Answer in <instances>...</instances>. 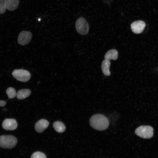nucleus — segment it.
Instances as JSON below:
<instances>
[{"label": "nucleus", "instance_id": "1", "mask_svg": "<svg viewBox=\"0 0 158 158\" xmlns=\"http://www.w3.org/2000/svg\"><path fill=\"white\" fill-rule=\"evenodd\" d=\"M90 124L93 128L99 130L106 129L109 125V121L105 116L100 114L93 115L90 120Z\"/></svg>", "mask_w": 158, "mask_h": 158}, {"label": "nucleus", "instance_id": "2", "mask_svg": "<svg viewBox=\"0 0 158 158\" xmlns=\"http://www.w3.org/2000/svg\"><path fill=\"white\" fill-rule=\"evenodd\" d=\"M17 138L12 135H2L0 136V147L4 149H11L17 143Z\"/></svg>", "mask_w": 158, "mask_h": 158}, {"label": "nucleus", "instance_id": "3", "mask_svg": "<svg viewBox=\"0 0 158 158\" xmlns=\"http://www.w3.org/2000/svg\"><path fill=\"white\" fill-rule=\"evenodd\" d=\"M135 134L144 139H149L153 135V129L149 126H141L137 128L135 131Z\"/></svg>", "mask_w": 158, "mask_h": 158}, {"label": "nucleus", "instance_id": "4", "mask_svg": "<svg viewBox=\"0 0 158 158\" xmlns=\"http://www.w3.org/2000/svg\"><path fill=\"white\" fill-rule=\"evenodd\" d=\"M75 27L77 32L80 34H87L89 31V25L86 20L83 17L79 18L76 20Z\"/></svg>", "mask_w": 158, "mask_h": 158}, {"label": "nucleus", "instance_id": "5", "mask_svg": "<svg viewBox=\"0 0 158 158\" xmlns=\"http://www.w3.org/2000/svg\"><path fill=\"white\" fill-rule=\"evenodd\" d=\"M13 77L18 80L26 82L30 79L31 75L28 71L23 69H15L12 73Z\"/></svg>", "mask_w": 158, "mask_h": 158}, {"label": "nucleus", "instance_id": "6", "mask_svg": "<svg viewBox=\"0 0 158 158\" xmlns=\"http://www.w3.org/2000/svg\"><path fill=\"white\" fill-rule=\"evenodd\" d=\"M32 34L30 32L23 31L19 33L18 37V43L22 45L28 44L31 41Z\"/></svg>", "mask_w": 158, "mask_h": 158}, {"label": "nucleus", "instance_id": "7", "mask_svg": "<svg viewBox=\"0 0 158 158\" xmlns=\"http://www.w3.org/2000/svg\"><path fill=\"white\" fill-rule=\"evenodd\" d=\"M18 126V123L14 119L9 118L5 119L2 123V128L7 130H15Z\"/></svg>", "mask_w": 158, "mask_h": 158}, {"label": "nucleus", "instance_id": "8", "mask_svg": "<svg viewBox=\"0 0 158 158\" xmlns=\"http://www.w3.org/2000/svg\"><path fill=\"white\" fill-rule=\"evenodd\" d=\"M145 24L142 20L133 22L131 25V29L134 33L138 34L142 33L145 29Z\"/></svg>", "mask_w": 158, "mask_h": 158}, {"label": "nucleus", "instance_id": "9", "mask_svg": "<svg viewBox=\"0 0 158 158\" xmlns=\"http://www.w3.org/2000/svg\"><path fill=\"white\" fill-rule=\"evenodd\" d=\"M49 124V121L44 119H41L38 121L35 124V129L38 133L42 132L48 127Z\"/></svg>", "mask_w": 158, "mask_h": 158}, {"label": "nucleus", "instance_id": "10", "mask_svg": "<svg viewBox=\"0 0 158 158\" xmlns=\"http://www.w3.org/2000/svg\"><path fill=\"white\" fill-rule=\"evenodd\" d=\"M118 52L115 49H112L109 50L105 54L104 58L105 60L110 61L111 59L113 60H116L118 57Z\"/></svg>", "mask_w": 158, "mask_h": 158}, {"label": "nucleus", "instance_id": "11", "mask_svg": "<svg viewBox=\"0 0 158 158\" xmlns=\"http://www.w3.org/2000/svg\"><path fill=\"white\" fill-rule=\"evenodd\" d=\"M19 0H6L7 9L10 11H13L18 7Z\"/></svg>", "mask_w": 158, "mask_h": 158}, {"label": "nucleus", "instance_id": "12", "mask_svg": "<svg viewBox=\"0 0 158 158\" xmlns=\"http://www.w3.org/2000/svg\"><path fill=\"white\" fill-rule=\"evenodd\" d=\"M110 65V62L109 61L106 60L103 61L102 65L101 68L103 73L105 75L108 76L110 75L109 71V67Z\"/></svg>", "mask_w": 158, "mask_h": 158}, {"label": "nucleus", "instance_id": "13", "mask_svg": "<svg viewBox=\"0 0 158 158\" xmlns=\"http://www.w3.org/2000/svg\"><path fill=\"white\" fill-rule=\"evenodd\" d=\"M31 91L28 89H22L18 90L16 93L17 98L23 99L28 97L30 94Z\"/></svg>", "mask_w": 158, "mask_h": 158}, {"label": "nucleus", "instance_id": "14", "mask_svg": "<svg viewBox=\"0 0 158 158\" xmlns=\"http://www.w3.org/2000/svg\"><path fill=\"white\" fill-rule=\"evenodd\" d=\"M53 126L55 130L58 133H63L65 131L66 129L65 125L60 121H55L53 123Z\"/></svg>", "mask_w": 158, "mask_h": 158}, {"label": "nucleus", "instance_id": "15", "mask_svg": "<svg viewBox=\"0 0 158 158\" xmlns=\"http://www.w3.org/2000/svg\"><path fill=\"white\" fill-rule=\"evenodd\" d=\"M6 93L9 99L14 98L16 95L15 90L12 87L8 88L6 90Z\"/></svg>", "mask_w": 158, "mask_h": 158}, {"label": "nucleus", "instance_id": "16", "mask_svg": "<svg viewBox=\"0 0 158 158\" xmlns=\"http://www.w3.org/2000/svg\"><path fill=\"white\" fill-rule=\"evenodd\" d=\"M6 9V0H0V14L4 13Z\"/></svg>", "mask_w": 158, "mask_h": 158}, {"label": "nucleus", "instance_id": "17", "mask_svg": "<svg viewBox=\"0 0 158 158\" xmlns=\"http://www.w3.org/2000/svg\"><path fill=\"white\" fill-rule=\"evenodd\" d=\"M31 158H47V157L45 154L43 152L37 151L32 154Z\"/></svg>", "mask_w": 158, "mask_h": 158}, {"label": "nucleus", "instance_id": "18", "mask_svg": "<svg viewBox=\"0 0 158 158\" xmlns=\"http://www.w3.org/2000/svg\"><path fill=\"white\" fill-rule=\"evenodd\" d=\"M6 104V102L3 100L0 101V106L3 107Z\"/></svg>", "mask_w": 158, "mask_h": 158}]
</instances>
